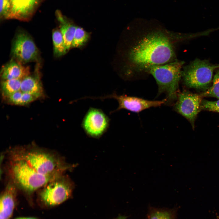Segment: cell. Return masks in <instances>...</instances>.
Instances as JSON below:
<instances>
[{"instance_id": "cell-1", "label": "cell", "mask_w": 219, "mask_h": 219, "mask_svg": "<svg viewBox=\"0 0 219 219\" xmlns=\"http://www.w3.org/2000/svg\"><path fill=\"white\" fill-rule=\"evenodd\" d=\"M125 54L127 78L134 79L148 74L151 67L176 59V43L187 36L162 28L134 32Z\"/></svg>"}, {"instance_id": "cell-2", "label": "cell", "mask_w": 219, "mask_h": 219, "mask_svg": "<svg viewBox=\"0 0 219 219\" xmlns=\"http://www.w3.org/2000/svg\"><path fill=\"white\" fill-rule=\"evenodd\" d=\"M11 159L25 161L38 172L46 176L62 174L70 167L56 154L34 146L11 150Z\"/></svg>"}, {"instance_id": "cell-3", "label": "cell", "mask_w": 219, "mask_h": 219, "mask_svg": "<svg viewBox=\"0 0 219 219\" xmlns=\"http://www.w3.org/2000/svg\"><path fill=\"white\" fill-rule=\"evenodd\" d=\"M184 63L183 61L176 59L166 64L152 67L149 71V74L154 77L157 84V96L162 94L165 95V105H173L177 99Z\"/></svg>"}, {"instance_id": "cell-4", "label": "cell", "mask_w": 219, "mask_h": 219, "mask_svg": "<svg viewBox=\"0 0 219 219\" xmlns=\"http://www.w3.org/2000/svg\"><path fill=\"white\" fill-rule=\"evenodd\" d=\"M11 161L10 170L12 182L16 186L29 193L44 186L61 175L46 176L37 172L24 161L13 159Z\"/></svg>"}, {"instance_id": "cell-5", "label": "cell", "mask_w": 219, "mask_h": 219, "mask_svg": "<svg viewBox=\"0 0 219 219\" xmlns=\"http://www.w3.org/2000/svg\"><path fill=\"white\" fill-rule=\"evenodd\" d=\"M219 68V64H212L207 60L196 59L183 67L182 78L187 87L204 89L210 84L214 71Z\"/></svg>"}, {"instance_id": "cell-6", "label": "cell", "mask_w": 219, "mask_h": 219, "mask_svg": "<svg viewBox=\"0 0 219 219\" xmlns=\"http://www.w3.org/2000/svg\"><path fill=\"white\" fill-rule=\"evenodd\" d=\"M43 187L40 193V200L47 205L54 206L61 203L70 197L74 185L68 176L62 174Z\"/></svg>"}, {"instance_id": "cell-7", "label": "cell", "mask_w": 219, "mask_h": 219, "mask_svg": "<svg viewBox=\"0 0 219 219\" xmlns=\"http://www.w3.org/2000/svg\"><path fill=\"white\" fill-rule=\"evenodd\" d=\"M13 57L22 64L36 61L39 51L31 37L26 32H18L12 42L11 50Z\"/></svg>"}, {"instance_id": "cell-8", "label": "cell", "mask_w": 219, "mask_h": 219, "mask_svg": "<svg viewBox=\"0 0 219 219\" xmlns=\"http://www.w3.org/2000/svg\"><path fill=\"white\" fill-rule=\"evenodd\" d=\"M89 98L94 99L111 98L116 99L118 102V106L116 109L111 112L112 113L122 109L139 113L151 108L160 106L165 104L166 102L165 98L162 100H150L126 95H119L115 92L104 96L89 97Z\"/></svg>"}, {"instance_id": "cell-9", "label": "cell", "mask_w": 219, "mask_h": 219, "mask_svg": "<svg viewBox=\"0 0 219 219\" xmlns=\"http://www.w3.org/2000/svg\"><path fill=\"white\" fill-rule=\"evenodd\" d=\"M202 100L200 95L183 90L178 93L177 99L173 105V109L193 125L200 111Z\"/></svg>"}, {"instance_id": "cell-10", "label": "cell", "mask_w": 219, "mask_h": 219, "mask_svg": "<svg viewBox=\"0 0 219 219\" xmlns=\"http://www.w3.org/2000/svg\"><path fill=\"white\" fill-rule=\"evenodd\" d=\"M109 125L107 116L101 109L91 108L84 117L82 126L89 136L99 137L106 131Z\"/></svg>"}, {"instance_id": "cell-11", "label": "cell", "mask_w": 219, "mask_h": 219, "mask_svg": "<svg viewBox=\"0 0 219 219\" xmlns=\"http://www.w3.org/2000/svg\"><path fill=\"white\" fill-rule=\"evenodd\" d=\"M41 0H11L9 19L29 20L33 15Z\"/></svg>"}, {"instance_id": "cell-12", "label": "cell", "mask_w": 219, "mask_h": 219, "mask_svg": "<svg viewBox=\"0 0 219 219\" xmlns=\"http://www.w3.org/2000/svg\"><path fill=\"white\" fill-rule=\"evenodd\" d=\"M0 73L2 80H22L31 74L29 67L14 58L2 66Z\"/></svg>"}, {"instance_id": "cell-13", "label": "cell", "mask_w": 219, "mask_h": 219, "mask_svg": "<svg viewBox=\"0 0 219 219\" xmlns=\"http://www.w3.org/2000/svg\"><path fill=\"white\" fill-rule=\"evenodd\" d=\"M16 185L9 182L1 195L0 200V219H9L15 207L16 193Z\"/></svg>"}, {"instance_id": "cell-14", "label": "cell", "mask_w": 219, "mask_h": 219, "mask_svg": "<svg viewBox=\"0 0 219 219\" xmlns=\"http://www.w3.org/2000/svg\"><path fill=\"white\" fill-rule=\"evenodd\" d=\"M40 65L37 64L35 71L21 80L20 90L23 92L42 96L43 89L41 80Z\"/></svg>"}, {"instance_id": "cell-15", "label": "cell", "mask_w": 219, "mask_h": 219, "mask_svg": "<svg viewBox=\"0 0 219 219\" xmlns=\"http://www.w3.org/2000/svg\"><path fill=\"white\" fill-rule=\"evenodd\" d=\"M56 16L59 23V30L62 35L67 52L71 47L72 42L77 28L69 22L59 11H56Z\"/></svg>"}, {"instance_id": "cell-16", "label": "cell", "mask_w": 219, "mask_h": 219, "mask_svg": "<svg viewBox=\"0 0 219 219\" xmlns=\"http://www.w3.org/2000/svg\"><path fill=\"white\" fill-rule=\"evenodd\" d=\"M41 96L39 95L23 92L21 90L11 95L6 99L10 104L19 106H24L38 99Z\"/></svg>"}, {"instance_id": "cell-17", "label": "cell", "mask_w": 219, "mask_h": 219, "mask_svg": "<svg viewBox=\"0 0 219 219\" xmlns=\"http://www.w3.org/2000/svg\"><path fill=\"white\" fill-rule=\"evenodd\" d=\"M21 80L15 79L2 80L1 89L3 97L6 99L14 93L20 90Z\"/></svg>"}, {"instance_id": "cell-18", "label": "cell", "mask_w": 219, "mask_h": 219, "mask_svg": "<svg viewBox=\"0 0 219 219\" xmlns=\"http://www.w3.org/2000/svg\"><path fill=\"white\" fill-rule=\"evenodd\" d=\"M54 53L56 57L61 56L67 52L64 40L59 29H54L52 32Z\"/></svg>"}, {"instance_id": "cell-19", "label": "cell", "mask_w": 219, "mask_h": 219, "mask_svg": "<svg viewBox=\"0 0 219 219\" xmlns=\"http://www.w3.org/2000/svg\"><path fill=\"white\" fill-rule=\"evenodd\" d=\"M147 219H176V212L173 209L151 208Z\"/></svg>"}, {"instance_id": "cell-20", "label": "cell", "mask_w": 219, "mask_h": 219, "mask_svg": "<svg viewBox=\"0 0 219 219\" xmlns=\"http://www.w3.org/2000/svg\"><path fill=\"white\" fill-rule=\"evenodd\" d=\"M89 37V35L82 28L77 26L71 47H79L83 46L87 42Z\"/></svg>"}, {"instance_id": "cell-21", "label": "cell", "mask_w": 219, "mask_h": 219, "mask_svg": "<svg viewBox=\"0 0 219 219\" xmlns=\"http://www.w3.org/2000/svg\"><path fill=\"white\" fill-rule=\"evenodd\" d=\"M201 96L216 97L219 99V70L214 75L212 85Z\"/></svg>"}, {"instance_id": "cell-22", "label": "cell", "mask_w": 219, "mask_h": 219, "mask_svg": "<svg viewBox=\"0 0 219 219\" xmlns=\"http://www.w3.org/2000/svg\"><path fill=\"white\" fill-rule=\"evenodd\" d=\"M0 17L2 19H9L11 10V0H0Z\"/></svg>"}, {"instance_id": "cell-23", "label": "cell", "mask_w": 219, "mask_h": 219, "mask_svg": "<svg viewBox=\"0 0 219 219\" xmlns=\"http://www.w3.org/2000/svg\"><path fill=\"white\" fill-rule=\"evenodd\" d=\"M201 108L210 111L219 113V99L215 101L202 100Z\"/></svg>"}, {"instance_id": "cell-24", "label": "cell", "mask_w": 219, "mask_h": 219, "mask_svg": "<svg viewBox=\"0 0 219 219\" xmlns=\"http://www.w3.org/2000/svg\"><path fill=\"white\" fill-rule=\"evenodd\" d=\"M16 219H36L33 217H21L17 218Z\"/></svg>"}, {"instance_id": "cell-25", "label": "cell", "mask_w": 219, "mask_h": 219, "mask_svg": "<svg viewBox=\"0 0 219 219\" xmlns=\"http://www.w3.org/2000/svg\"><path fill=\"white\" fill-rule=\"evenodd\" d=\"M126 217L124 216H121L118 217L117 219H126Z\"/></svg>"}]
</instances>
